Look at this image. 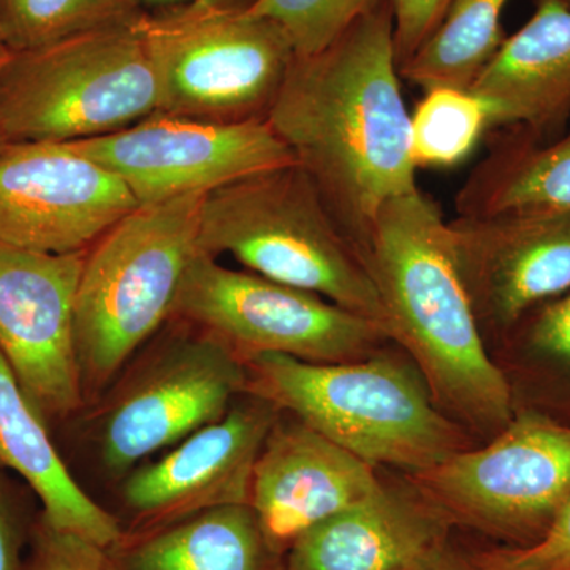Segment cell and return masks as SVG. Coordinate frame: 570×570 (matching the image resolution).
Wrapping results in <instances>:
<instances>
[{
	"label": "cell",
	"mask_w": 570,
	"mask_h": 570,
	"mask_svg": "<svg viewBox=\"0 0 570 570\" xmlns=\"http://www.w3.org/2000/svg\"><path fill=\"white\" fill-rule=\"evenodd\" d=\"M407 480L452 524L531 546L570 499V423L517 407L509 425L485 444Z\"/></svg>",
	"instance_id": "obj_10"
},
{
	"label": "cell",
	"mask_w": 570,
	"mask_h": 570,
	"mask_svg": "<svg viewBox=\"0 0 570 570\" xmlns=\"http://www.w3.org/2000/svg\"><path fill=\"white\" fill-rule=\"evenodd\" d=\"M509 0H452L444 20L400 77L420 88L469 89L504 41L502 11Z\"/></svg>",
	"instance_id": "obj_23"
},
{
	"label": "cell",
	"mask_w": 570,
	"mask_h": 570,
	"mask_svg": "<svg viewBox=\"0 0 570 570\" xmlns=\"http://www.w3.org/2000/svg\"><path fill=\"white\" fill-rule=\"evenodd\" d=\"M86 250L0 246V352L50 428L86 407L73 321Z\"/></svg>",
	"instance_id": "obj_12"
},
{
	"label": "cell",
	"mask_w": 570,
	"mask_h": 570,
	"mask_svg": "<svg viewBox=\"0 0 570 570\" xmlns=\"http://www.w3.org/2000/svg\"><path fill=\"white\" fill-rule=\"evenodd\" d=\"M205 195L138 206L86 250L73 309L86 406L170 321L183 277L200 253Z\"/></svg>",
	"instance_id": "obj_4"
},
{
	"label": "cell",
	"mask_w": 570,
	"mask_h": 570,
	"mask_svg": "<svg viewBox=\"0 0 570 570\" xmlns=\"http://www.w3.org/2000/svg\"><path fill=\"white\" fill-rule=\"evenodd\" d=\"M450 2L452 0H392L397 70L433 36Z\"/></svg>",
	"instance_id": "obj_30"
},
{
	"label": "cell",
	"mask_w": 570,
	"mask_h": 570,
	"mask_svg": "<svg viewBox=\"0 0 570 570\" xmlns=\"http://www.w3.org/2000/svg\"><path fill=\"white\" fill-rule=\"evenodd\" d=\"M393 33L382 0L324 51L295 56L266 115L358 249L382 206L420 189Z\"/></svg>",
	"instance_id": "obj_1"
},
{
	"label": "cell",
	"mask_w": 570,
	"mask_h": 570,
	"mask_svg": "<svg viewBox=\"0 0 570 570\" xmlns=\"http://www.w3.org/2000/svg\"><path fill=\"white\" fill-rule=\"evenodd\" d=\"M141 14L138 0H0V32L10 52L32 51Z\"/></svg>",
	"instance_id": "obj_24"
},
{
	"label": "cell",
	"mask_w": 570,
	"mask_h": 570,
	"mask_svg": "<svg viewBox=\"0 0 570 570\" xmlns=\"http://www.w3.org/2000/svg\"><path fill=\"white\" fill-rule=\"evenodd\" d=\"M281 411L254 395L124 478L126 532L167 527L205 510L249 504L254 468Z\"/></svg>",
	"instance_id": "obj_15"
},
{
	"label": "cell",
	"mask_w": 570,
	"mask_h": 570,
	"mask_svg": "<svg viewBox=\"0 0 570 570\" xmlns=\"http://www.w3.org/2000/svg\"><path fill=\"white\" fill-rule=\"evenodd\" d=\"M151 341L94 401L97 453L116 478L223 419L246 393L245 365L193 325L171 318Z\"/></svg>",
	"instance_id": "obj_8"
},
{
	"label": "cell",
	"mask_w": 570,
	"mask_h": 570,
	"mask_svg": "<svg viewBox=\"0 0 570 570\" xmlns=\"http://www.w3.org/2000/svg\"><path fill=\"white\" fill-rule=\"evenodd\" d=\"M513 400L524 407L570 415V291L530 311L502 343Z\"/></svg>",
	"instance_id": "obj_22"
},
{
	"label": "cell",
	"mask_w": 570,
	"mask_h": 570,
	"mask_svg": "<svg viewBox=\"0 0 570 570\" xmlns=\"http://www.w3.org/2000/svg\"><path fill=\"white\" fill-rule=\"evenodd\" d=\"M0 469L18 475L39 498L45 519L104 547L122 538L121 521L94 501L70 474L48 423L32 406L0 352Z\"/></svg>",
	"instance_id": "obj_19"
},
{
	"label": "cell",
	"mask_w": 570,
	"mask_h": 570,
	"mask_svg": "<svg viewBox=\"0 0 570 570\" xmlns=\"http://www.w3.org/2000/svg\"><path fill=\"white\" fill-rule=\"evenodd\" d=\"M40 510L31 487L0 469V570H22Z\"/></svg>",
	"instance_id": "obj_28"
},
{
	"label": "cell",
	"mask_w": 570,
	"mask_h": 570,
	"mask_svg": "<svg viewBox=\"0 0 570 570\" xmlns=\"http://www.w3.org/2000/svg\"><path fill=\"white\" fill-rule=\"evenodd\" d=\"M67 145L118 176L138 206L208 194L296 164L266 118L214 122L157 111L118 132Z\"/></svg>",
	"instance_id": "obj_11"
},
{
	"label": "cell",
	"mask_w": 570,
	"mask_h": 570,
	"mask_svg": "<svg viewBox=\"0 0 570 570\" xmlns=\"http://www.w3.org/2000/svg\"><path fill=\"white\" fill-rule=\"evenodd\" d=\"M171 318L212 336L243 365L261 355L324 365L358 362L392 343L376 322L324 296L236 272L205 253L190 262Z\"/></svg>",
	"instance_id": "obj_9"
},
{
	"label": "cell",
	"mask_w": 570,
	"mask_h": 570,
	"mask_svg": "<svg viewBox=\"0 0 570 570\" xmlns=\"http://www.w3.org/2000/svg\"><path fill=\"white\" fill-rule=\"evenodd\" d=\"M561 2H562V3H566V6H568V7H569V9H570V0H561Z\"/></svg>",
	"instance_id": "obj_34"
},
{
	"label": "cell",
	"mask_w": 570,
	"mask_h": 570,
	"mask_svg": "<svg viewBox=\"0 0 570 570\" xmlns=\"http://www.w3.org/2000/svg\"><path fill=\"white\" fill-rule=\"evenodd\" d=\"M422 570H483L474 558H466L456 553L452 547L445 546L428 561Z\"/></svg>",
	"instance_id": "obj_31"
},
{
	"label": "cell",
	"mask_w": 570,
	"mask_h": 570,
	"mask_svg": "<svg viewBox=\"0 0 570 570\" xmlns=\"http://www.w3.org/2000/svg\"><path fill=\"white\" fill-rule=\"evenodd\" d=\"M246 393L302 420L373 468L407 474L436 466L472 436L434 403L411 360L387 348L351 363L261 355L245 363Z\"/></svg>",
	"instance_id": "obj_3"
},
{
	"label": "cell",
	"mask_w": 570,
	"mask_h": 570,
	"mask_svg": "<svg viewBox=\"0 0 570 570\" xmlns=\"http://www.w3.org/2000/svg\"><path fill=\"white\" fill-rule=\"evenodd\" d=\"M452 521L415 485L381 483L373 494L305 532L284 570H422L448 546Z\"/></svg>",
	"instance_id": "obj_17"
},
{
	"label": "cell",
	"mask_w": 570,
	"mask_h": 570,
	"mask_svg": "<svg viewBox=\"0 0 570 570\" xmlns=\"http://www.w3.org/2000/svg\"><path fill=\"white\" fill-rule=\"evenodd\" d=\"M360 254L390 340L417 366L438 407L472 438L501 433L517 411L512 387L480 333L436 202L420 189L387 202Z\"/></svg>",
	"instance_id": "obj_2"
},
{
	"label": "cell",
	"mask_w": 570,
	"mask_h": 570,
	"mask_svg": "<svg viewBox=\"0 0 570 570\" xmlns=\"http://www.w3.org/2000/svg\"><path fill=\"white\" fill-rule=\"evenodd\" d=\"M474 560L483 570H570V499L531 546L485 551Z\"/></svg>",
	"instance_id": "obj_29"
},
{
	"label": "cell",
	"mask_w": 570,
	"mask_h": 570,
	"mask_svg": "<svg viewBox=\"0 0 570 570\" xmlns=\"http://www.w3.org/2000/svg\"><path fill=\"white\" fill-rule=\"evenodd\" d=\"M22 570H116L110 547L56 528L39 513Z\"/></svg>",
	"instance_id": "obj_27"
},
{
	"label": "cell",
	"mask_w": 570,
	"mask_h": 570,
	"mask_svg": "<svg viewBox=\"0 0 570 570\" xmlns=\"http://www.w3.org/2000/svg\"><path fill=\"white\" fill-rule=\"evenodd\" d=\"M137 208L118 176L67 142H9L0 151V246L81 253Z\"/></svg>",
	"instance_id": "obj_13"
},
{
	"label": "cell",
	"mask_w": 570,
	"mask_h": 570,
	"mask_svg": "<svg viewBox=\"0 0 570 570\" xmlns=\"http://www.w3.org/2000/svg\"><path fill=\"white\" fill-rule=\"evenodd\" d=\"M493 129L489 105L469 89H428L411 115L412 157L419 167L448 168L468 159Z\"/></svg>",
	"instance_id": "obj_25"
},
{
	"label": "cell",
	"mask_w": 570,
	"mask_h": 570,
	"mask_svg": "<svg viewBox=\"0 0 570 570\" xmlns=\"http://www.w3.org/2000/svg\"><path fill=\"white\" fill-rule=\"evenodd\" d=\"M469 91L489 105L493 129L521 126L543 140L564 134L570 121L569 7L538 0L531 20L505 37Z\"/></svg>",
	"instance_id": "obj_18"
},
{
	"label": "cell",
	"mask_w": 570,
	"mask_h": 570,
	"mask_svg": "<svg viewBox=\"0 0 570 570\" xmlns=\"http://www.w3.org/2000/svg\"><path fill=\"white\" fill-rule=\"evenodd\" d=\"M254 0H189L137 22L159 88V112L214 122L266 118L295 59Z\"/></svg>",
	"instance_id": "obj_7"
},
{
	"label": "cell",
	"mask_w": 570,
	"mask_h": 570,
	"mask_svg": "<svg viewBox=\"0 0 570 570\" xmlns=\"http://www.w3.org/2000/svg\"><path fill=\"white\" fill-rule=\"evenodd\" d=\"M381 483L376 468L281 412L255 463L249 505L269 549L285 558L305 532Z\"/></svg>",
	"instance_id": "obj_16"
},
{
	"label": "cell",
	"mask_w": 570,
	"mask_h": 570,
	"mask_svg": "<svg viewBox=\"0 0 570 570\" xmlns=\"http://www.w3.org/2000/svg\"><path fill=\"white\" fill-rule=\"evenodd\" d=\"M198 249L216 258L232 255L255 275L324 296L389 335L384 305L358 247L298 164L206 194Z\"/></svg>",
	"instance_id": "obj_5"
},
{
	"label": "cell",
	"mask_w": 570,
	"mask_h": 570,
	"mask_svg": "<svg viewBox=\"0 0 570 570\" xmlns=\"http://www.w3.org/2000/svg\"><path fill=\"white\" fill-rule=\"evenodd\" d=\"M6 61V58L0 59V66H2V62ZM9 145L6 140H3L2 134H0V151H2L6 146Z\"/></svg>",
	"instance_id": "obj_33"
},
{
	"label": "cell",
	"mask_w": 570,
	"mask_h": 570,
	"mask_svg": "<svg viewBox=\"0 0 570 570\" xmlns=\"http://www.w3.org/2000/svg\"><path fill=\"white\" fill-rule=\"evenodd\" d=\"M448 232L489 348L502 346L534 307L570 291V212L456 216Z\"/></svg>",
	"instance_id": "obj_14"
},
{
	"label": "cell",
	"mask_w": 570,
	"mask_h": 570,
	"mask_svg": "<svg viewBox=\"0 0 570 570\" xmlns=\"http://www.w3.org/2000/svg\"><path fill=\"white\" fill-rule=\"evenodd\" d=\"M10 51L7 50L6 41H3L2 32H0V59L7 58Z\"/></svg>",
	"instance_id": "obj_32"
},
{
	"label": "cell",
	"mask_w": 570,
	"mask_h": 570,
	"mask_svg": "<svg viewBox=\"0 0 570 570\" xmlns=\"http://www.w3.org/2000/svg\"><path fill=\"white\" fill-rule=\"evenodd\" d=\"M487 145L456 194V216L570 212V130L543 140L521 126L499 127Z\"/></svg>",
	"instance_id": "obj_21"
},
{
	"label": "cell",
	"mask_w": 570,
	"mask_h": 570,
	"mask_svg": "<svg viewBox=\"0 0 570 570\" xmlns=\"http://www.w3.org/2000/svg\"><path fill=\"white\" fill-rule=\"evenodd\" d=\"M382 0H254L250 11L279 26L295 56H313L365 17Z\"/></svg>",
	"instance_id": "obj_26"
},
{
	"label": "cell",
	"mask_w": 570,
	"mask_h": 570,
	"mask_svg": "<svg viewBox=\"0 0 570 570\" xmlns=\"http://www.w3.org/2000/svg\"><path fill=\"white\" fill-rule=\"evenodd\" d=\"M137 22L10 52L0 66L3 140H89L159 111V88Z\"/></svg>",
	"instance_id": "obj_6"
},
{
	"label": "cell",
	"mask_w": 570,
	"mask_h": 570,
	"mask_svg": "<svg viewBox=\"0 0 570 570\" xmlns=\"http://www.w3.org/2000/svg\"><path fill=\"white\" fill-rule=\"evenodd\" d=\"M116 570H284L249 504L195 513L167 527L122 532L110 547Z\"/></svg>",
	"instance_id": "obj_20"
}]
</instances>
